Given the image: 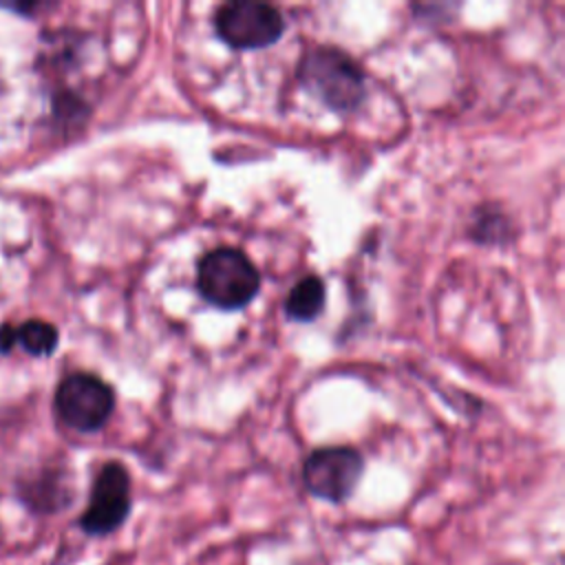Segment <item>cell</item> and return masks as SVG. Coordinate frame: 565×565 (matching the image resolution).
Instances as JSON below:
<instances>
[{
  "label": "cell",
  "mask_w": 565,
  "mask_h": 565,
  "mask_svg": "<svg viewBox=\"0 0 565 565\" xmlns=\"http://www.w3.org/2000/svg\"><path fill=\"white\" fill-rule=\"evenodd\" d=\"M364 472L362 455L351 446L316 448L302 463L305 488L324 501L342 503L355 490Z\"/></svg>",
  "instance_id": "5b68a950"
},
{
  "label": "cell",
  "mask_w": 565,
  "mask_h": 565,
  "mask_svg": "<svg viewBox=\"0 0 565 565\" xmlns=\"http://www.w3.org/2000/svg\"><path fill=\"white\" fill-rule=\"evenodd\" d=\"M327 302V287L320 276H305L285 300V316L294 322H313Z\"/></svg>",
  "instance_id": "52a82bcc"
},
{
  "label": "cell",
  "mask_w": 565,
  "mask_h": 565,
  "mask_svg": "<svg viewBox=\"0 0 565 565\" xmlns=\"http://www.w3.org/2000/svg\"><path fill=\"white\" fill-rule=\"evenodd\" d=\"M53 110L62 119H68V117L77 119V117H82L86 113V104L77 95H73V93H60L53 99Z\"/></svg>",
  "instance_id": "30bf717a"
},
{
  "label": "cell",
  "mask_w": 565,
  "mask_h": 565,
  "mask_svg": "<svg viewBox=\"0 0 565 565\" xmlns=\"http://www.w3.org/2000/svg\"><path fill=\"white\" fill-rule=\"evenodd\" d=\"M468 232L481 245H505L512 238V221L503 210L486 205L475 210Z\"/></svg>",
  "instance_id": "ba28073f"
},
{
  "label": "cell",
  "mask_w": 565,
  "mask_h": 565,
  "mask_svg": "<svg viewBox=\"0 0 565 565\" xmlns=\"http://www.w3.org/2000/svg\"><path fill=\"white\" fill-rule=\"evenodd\" d=\"M196 289L214 307L236 311L260 289V274L249 256L236 247H214L196 265Z\"/></svg>",
  "instance_id": "7a4b0ae2"
},
{
  "label": "cell",
  "mask_w": 565,
  "mask_h": 565,
  "mask_svg": "<svg viewBox=\"0 0 565 565\" xmlns=\"http://www.w3.org/2000/svg\"><path fill=\"white\" fill-rule=\"evenodd\" d=\"M15 338H18V344L29 355H35V358L51 355L57 347V340H60L57 329L46 320H26V322H22L20 327H15Z\"/></svg>",
  "instance_id": "9c48e42d"
},
{
  "label": "cell",
  "mask_w": 565,
  "mask_h": 565,
  "mask_svg": "<svg viewBox=\"0 0 565 565\" xmlns=\"http://www.w3.org/2000/svg\"><path fill=\"white\" fill-rule=\"evenodd\" d=\"M218 40L238 51H256L276 44L285 33L282 13L265 2L236 0L214 13Z\"/></svg>",
  "instance_id": "3957f363"
},
{
  "label": "cell",
  "mask_w": 565,
  "mask_h": 565,
  "mask_svg": "<svg viewBox=\"0 0 565 565\" xmlns=\"http://www.w3.org/2000/svg\"><path fill=\"white\" fill-rule=\"evenodd\" d=\"M130 512V475L119 461H108L95 477L90 501L79 519L84 532L102 536L115 532Z\"/></svg>",
  "instance_id": "8992f818"
},
{
  "label": "cell",
  "mask_w": 565,
  "mask_h": 565,
  "mask_svg": "<svg viewBox=\"0 0 565 565\" xmlns=\"http://www.w3.org/2000/svg\"><path fill=\"white\" fill-rule=\"evenodd\" d=\"M300 86L335 113H353L366 99V75L342 49L316 46L298 60Z\"/></svg>",
  "instance_id": "6da1fadb"
},
{
  "label": "cell",
  "mask_w": 565,
  "mask_h": 565,
  "mask_svg": "<svg viewBox=\"0 0 565 565\" xmlns=\"http://www.w3.org/2000/svg\"><path fill=\"white\" fill-rule=\"evenodd\" d=\"M55 413L73 430L95 433L115 411V391L93 373H71L55 391Z\"/></svg>",
  "instance_id": "277c9868"
},
{
  "label": "cell",
  "mask_w": 565,
  "mask_h": 565,
  "mask_svg": "<svg viewBox=\"0 0 565 565\" xmlns=\"http://www.w3.org/2000/svg\"><path fill=\"white\" fill-rule=\"evenodd\" d=\"M18 344V338H15V327L13 324H2L0 327V353H9L13 347Z\"/></svg>",
  "instance_id": "8fae6325"
}]
</instances>
